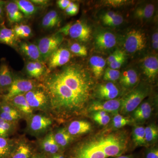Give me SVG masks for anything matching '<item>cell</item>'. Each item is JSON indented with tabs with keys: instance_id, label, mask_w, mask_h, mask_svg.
I'll list each match as a JSON object with an SVG mask.
<instances>
[{
	"instance_id": "cell-1",
	"label": "cell",
	"mask_w": 158,
	"mask_h": 158,
	"mask_svg": "<svg viewBox=\"0 0 158 158\" xmlns=\"http://www.w3.org/2000/svg\"><path fill=\"white\" fill-rule=\"evenodd\" d=\"M49 97L50 115L62 123L87 111L94 83L82 65L66 64L52 71L40 82Z\"/></svg>"
},
{
	"instance_id": "cell-2",
	"label": "cell",
	"mask_w": 158,
	"mask_h": 158,
	"mask_svg": "<svg viewBox=\"0 0 158 158\" xmlns=\"http://www.w3.org/2000/svg\"><path fill=\"white\" fill-rule=\"evenodd\" d=\"M123 131L103 130L78 142L69 151L67 158H110L123 155L129 146Z\"/></svg>"
},
{
	"instance_id": "cell-3",
	"label": "cell",
	"mask_w": 158,
	"mask_h": 158,
	"mask_svg": "<svg viewBox=\"0 0 158 158\" xmlns=\"http://www.w3.org/2000/svg\"><path fill=\"white\" fill-rule=\"evenodd\" d=\"M27 132L33 137L40 138L52 131L55 119L51 115L44 113L33 114L26 118Z\"/></svg>"
},
{
	"instance_id": "cell-4",
	"label": "cell",
	"mask_w": 158,
	"mask_h": 158,
	"mask_svg": "<svg viewBox=\"0 0 158 158\" xmlns=\"http://www.w3.org/2000/svg\"><path fill=\"white\" fill-rule=\"evenodd\" d=\"M150 88L148 85L141 84L121 99L120 113L127 114L133 112L144 99L149 95Z\"/></svg>"
},
{
	"instance_id": "cell-5",
	"label": "cell",
	"mask_w": 158,
	"mask_h": 158,
	"mask_svg": "<svg viewBox=\"0 0 158 158\" xmlns=\"http://www.w3.org/2000/svg\"><path fill=\"white\" fill-rule=\"evenodd\" d=\"M24 95L29 106L34 112L39 111L50 115L49 98L40 83L37 87Z\"/></svg>"
},
{
	"instance_id": "cell-6",
	"label": "cell",
	"mask_w": 158,
	"mask_h": 158,
	"mask_svg": "<svg viewBox=\"0 0 158 158\" xmlns=\"http://www.w3.org/2000/svg\"><path fill=\"white\" fill-rule=\"evenodd\" d=\"M40 82L32 79L15 78L7 93L0 98L5 101H9L11 99L18 95L25 94L30 90L36 88L39 85Z\"/></svg>"
},
{
	"instance_id": "cell-7",
	"label": "cell",
	"mask_w": 158,
	"mask_h": 158,
	"mask_svg": "<svg viewBox=\"0 0 158 158\" xmlns=\"http://www.w3.org/2000/svg\"><path fill=\"white\" fill-rule=\"evenodd\" d=\"M63 40L62 34L58 32L39 40L37 45L44 62L47 61L51 55L60 47Z\"/></svg>"
},
{
	"instance_id": "cell-8",
	"label": "cell",
	"mask_w": 158,
	"mask_h": 158,
	"mask_svg": "<svg viewBox=\"0 0 158 158\" xmlns=\"http://www.w3.org/2000/svg\"><path fill=\"white\" fill-rule=\"evenodd\" d=\"M146 43L147 37L145 33L140 30L133 29L127 34L124 47L128 52L134 53L144 49Z\"/></svg>"
},
{
	"instance_id": "cell-9",
	"label": "cell",
	"mask_w": 158,
	"mask_h": 158,
	"mask_svg": "<svg viewBox=\"0 0 158 158\" xmlns=\"http://www.w3.org/2000/svg\"><path fill=\"white\" fill-rule=\"evenodd\" d=\"M71 57V53L69 49L59 47L51 55L47 61L48 73L54 69L66 65L70 61Z\"/></svg>"
},
{
	"instance_id": "cell-10",
	"label": "cell",
	"mask_w": 158,
	"mask_h": 158,
	"mask_svg": "<svg viewBox=\"0 0 158 158\" xmlns=\"http://www.w3.org/2000/svg\"><path fill=\"white\" fill-rule=\"evenodd\" d=\"M67 35L72 39L85 42L90 39L91 30L90 26L82 20H77L73 23H69Z\"/></svg>"
},
{
	"instance_id": "cell-11",
	"label": "cell",
	"mask_w": 158,
	"mask_h": 158,
	"mask_svg": "<svg viewBox=\"0 0 158 158\" xmlns=\"http://www.w3.org/2000/svg\"><path fill=\"white\" fill-rule=\"evenodd\" d=\"M121 99H115L106 101H95L90 103L87 108L88 112L103 111L107 113H117L120 110Z\"/></svg>"
},
{
	"instance_id": "cell-12",
	"label": "cell",
	"mask_w": 158,
	"mask_h": 158,
	"mask_svg": "<svg viewBox=\"0 0 158 158\" xmlns=\"http://www.w3.org/2000/svg\"><path fill=\"white\" fill-rule=\"evenodd\" d=\"M33 144L24 138L16 140L15 146L9 158H32L35 154Z\"/></svg>"
},
{
	"instance_id": "cell-13",
	"label": "cell",
	"mask_w": 158,
	"mask_h": 158,
	"mask_svg": "<svg viewBox=\"0 0 158 158\" xmlns=\"http://www.w3.org/2000/svg\"><path fill=\"white\" fill-rule=\"evenodd\" d=\"M39 147L41 153L48 158L56 154L62 153L54 139L53 131H51L44 136L39 142Z\"/></svg>"
},
{
	"instance_id": "cell-14",
	"label": "cell",
	"mask_w": 158,
	"mask_h": 158,
	"mask_svg": "<svg viewBox=\"0 0 158 158\" xmlns=\"http://www.w3.org/2000/svg\"><path fill=\"white\" fill-rule=\"evenodd\" d=\"M94 95L101 100L115 99L119 95V90L113 82L100 84L95 88Z\"/></svg>"
},
{
	"instance_id": "cell-15",
	"label": "cell",
	"mask_w": 158,
	"mask_h": 158,
	"mask_svg": "<svg viewBox=\"0 0 158 158\" xmlns=\"http://www.w3.org/2000/svg\"><path fill=\"white\" fill-rule=\"evenodd\" d=\"M14 76L4 59L0 64V96L7 93L14 81Z\"/></svg>"
},
{
	"instance_id": "cell-16",
	"label": "cell",
	"mask_w": 158,
	"mask_h": 158,
	"mask_svg": "<svg viewBox=\"0 0 158 158\" xmlns=\"http://www.w3.org/2000/svg\"><path fill=\"white\" fill-rule=\"evenodd\" d=\"M17 48L22 55L30 61L44 62L37 44L28 41H20Z\"/></svg>"
},
{
	"instance_id": "cell-17",
	"label": "cell",
	"mask_w": 158,
	"mask_h": 158,
	"mask_svg": "<svg viewBox=\"0 0 158 158\" xmlns=\"http://www.w3.org/2000/svg\"><path fill=\"white\" fill-rule=\"evenodd\" d=\"M0 118L10 122L18 123L23 118L20 113L8 102L0 98Z\"/></svg>"
},
{
	"instance_id": "cell-18",
	"label": "cell",
	"mask_w": 158,
	"mask_h": 158,
	"mask_svg": "<svg viewBox=\"0 0 158 158\" xmlns=\"http://www.w3.org/2000/svg\"><path fill=\"white\" fill-rule=\"evenodd\" d=\"M116 43V36L108 31H102L95 37V44L98 48L102 50L110 49L114 47Z\"/></svg>"
},
{
	"instance_id": "cell-19",
	"label": "cell",
	"mask_w": 158,
	"mask_h": 158,
	"mask_svg": "<svg viewBox=\"0 0 158 158\" xmlns=\"http://www.w3.org/2000/svg\"><path fill=\"white\" fill-rule=\"evenodd\" d=\"M5 12L6 18L11 25L19 24L24 18L23 15L14 1L6 2Z\"/></svg>"
},
{
	"instance_id": "cell-20",
	"label": "cell",
	"mask_w": 158,
	"mask_h": 158,
	"mask_svg": "<svg viewBox=\"0 0 158 158\" xmlns=\"http://www.w3.org/2000/svg\"><path fill=\"white\" fill-rule=\"evenodd\" d=\"M8 102L20 113L23 118L25 119L34 113V111L28 103L24 94L15 97Z\"/></svg>"
},
{
	"instance_id": "cell-21",
	"label": "cell",
	"mask_w": 158,
	"mask_h": 158,
	"mask_svg": "<svg viewBox=\"0 0 158 158\" xmlns=\"http://www.w3.org/2000/svg\"><path fill=\"white\" fill-rule=\"evenodd\" d=\"M91 125L89 122L74 120L71 122L66 128L71 135L75 138L89 132L91 131Z\"/></svg>"
},
{
	"instance_id": "cell-22",
	"label": "cell",
	"mask_w": 158,
	"mask_h": 158,
	"mask_svg": "<svg viewBox=\"0 0 158 158\" xmlns=\"http://www.w3.org/2000/svg\"><path fill=\"white\" fill-rule=\"evenodd\" d=\"M54 139L61 152L67 148L74 140V137L68 133L66 127H61L53 131Z\"/></svg>"
},
{
	"instance_id": "cell-23",
	"label": "cell",
	"mask_w": 158,
	"mask_h": 158,
	"mask_svg": "<svg viewBox=\"0 0 158 158\" xmlns=\"http://www.w3.org/2000/svg\"><path fill=\"white\" fill-rule=\"evenodd\" d=\"M143 73L149 80L156 78L158 73V59L155 56L145 57L142 63Z\"/></svg>"
},
{
	"instance_id": "cell-24",
	"label": "cell",
	"mask_w": 158,
	"mask_h": 158,
	"mask_svg": "<svg viewBox=\"0 0 158 158\" xmlns=\"http://www.w3.org/2000/svg\"><path fill=\"white\" fill-rule=\"evenodd\" d=\"M18 40L13 29L7 27L5 23L0 25V44L15 48H17Z\"/></svg>"
},
{
	"instance_id": "cell-25",
	"label": "cell",
	"mask_w": 158,
	"mask_h": 158,
	"mask_svg": "<svg viewBox=\"0 0 158 158\" xmlns=\"http://www.w3.org/2000/svg\"><path fill=\"white\" fill-rule=\"evenodd\" d=\"M119 83L125 88H133L139 81V77L137 72L133 69L124 71L120 74Z\"/></svg>"
},
{
	"instance_id": "cell-26",
	"label": "cell",
	"mask_w": 158,
	"mask_h": 158,
	"mask_svg": "<svg viewBox=\"0 0 158 158\" xmlns=\"http://www.w3.org/2000/svg\"><path fill=\"white\" fill-rule=\"evenodd\" d=\"M133 112V118L135 121H144L151 116L152 107L149 102H144L139 105Z\"/></svg>"
},
{
	"instance_id": "cell-27",
	"label": "cell",
	"mask_w": 158,
	"mask_h": 158,
	"mask_svg": "<svg viewBox=\"0 0 158 158\" xmlns=\"http://www.w3.org/2000/svg\"><path fill=\"white\" fill-rule=\"evenodd\" d=\"M61 19L56 11L51 10L44 15L41 21V26L45 30H51L59 25Z\"/></svg>"
},
{
	"instance_id": "cell-28",
	"label": "cell",
	"mask_w": 158,
	"mask_h": 158,
	"mask_svg": "<svg viewBox=\"0 0 158 158\" xmlns=\"http://www.w3.org/2000/svg\"><path fill=\"white\" fill-rule=\"evenodd\" d=\"M89 63L91 71L96 79H99L103 74L106 61L102 57L99 56H92L90 58Z\"/></svg>"
},
{
	"instance_id": "cell-29",
	"label": "cell",
	"mask_w": 158,
	"mask_h": 158,
	"mask_svg": "<svg viewBox=\"0 0 158 158\" xmlns=\"http://www.w3.org/2000/svg\"><path fill=\"white\" fill-rule=\"evenodd\" d=\"M17 4L19 10L24 17H31L38 12L40 7L35 6L30 1L27 0H15L14 1Z\"/></svg>"
},
{
	"instance_id": "cell-30",
	"label": "cell",
	"mask_w": 158,
	"mask_h": 158,
	"mask_svg": "<svg viewBox=\"0 0 158 158\" xmlns=\"http://www.w3.org/2000/svg\"><path fill=\"white\" fill-rule=\"evenodd\" d=\"M16 139L0 138V158H9L15 146Z\"/></svg>"
},
{
	"instance_id": "cell-31",
	"label": "cell",
	"mask_w": 158,
	"mask_h": 158,
	"mask_svg": "<svg viewBox=\"0 0 158 158\" xmlns=\"http://www.w3.org/2000/svg\"><path fill=\"white\" fill-rule=\"evenodd\" d=\"M18 123L10 122L0 118V138H9L17 129Z\"/></svg>"
},
{
	"instance_id": "cell-32",
	"label": "cell",
	"mask_w": 158,
	"mask_h": 158,
	"mask_svg": "<svg viewBox=\"0 0 158 158\" xmlns=\"http://www.w3.org/2000/svg\"><path fill=\"white\" fill-rule=\"evenodd\" d=\"M155 11L153 4H148L139 6L135 12V17L140 19H149L152 17Z\"/></svg>"
},
{
	"instance_id": "cell-33",
	"label": "cell",
	"mask_w": 158,
	"mask_h": 158,
	"mask_svg": "<svg viewBox=\"0 0 158 158\" xmlns=\"http://www.w3.org/2000/svg\"><path fill=\"white\" fill-rule=\"evenodd\" d=\"M133 142L136 146H147L145 138L144 127L143 126L135 127L132 132Z\"/></svg>"
},
{
	"instance_id": "cell-34",
	"label": "cell",
	"mask_w": 158,
	"mask_h": 158,
	"mask_svg": "<svg viewBox=\"0 0 158 158\" xmlns=\"http://www.w3.org/2000/svg\"><path fill=\"white\" fill-rule=\"evenodd\" d=\"M12 29L19 39H27L32 35V29L28 25L17 24L14 26Z\"/></svg>"
},
{
	"instance_id": "cell-35",
	"label": "cell",
	"mask_w": 158,
	"mask_h": 158,
	"mask_svg": "<svg viewBox=\"0 0 158 158\" xmlns=\"http://www.w3.org/2000/svg\"><path fill=\"white\" fill-rule=\"evenodd\" d=\"M145 138L147 146L152 145L157 140L158 129L154 124H151L144 128Z\"/></svg>"
},
{
	"instance_id": "cell-36",
	"label": "cell",
	"mask_w": 158,
	"mask_h": 158,
	"mask_svg": "<svg viewBox=\"0 0 158 158\" xmlns=\"http://www.w3.org/2000/svg\"><path fill=\"white\" fill-rule=\"evenodd\" d=\"M92 118L97 123L101 126L106 125L110 121V117L108 113L103 111L93 112Z\"/></svg>"
},
{
	"instance_id": "cell-37",
	"label": "cell",
	"mask_w": 158,
	"mask_h": 158,
	"mask_svg": "<svg viewBox=\"0 0 158 158\" xmlns=\"http://www.w3.org/2000/svg\"><path fill=\"white\" fill-rule=\"evenodd\" d=\"M26 73L30 78L41 81V77L37 71L34 61H29L26 63L25 65Z\"/></svg>"
},
{
	"instance_id": "cell-38",
	"label": "cell",
	"mask_w": 158,
	"mask_h": 158,
	"mask_svg": "<svg viewBox=\"0 0 158 158\" xmlns=\"http://www.w3.org/2000/svg\"><path fill=\"white\" fill-rule=\"evenodd\" d=\"M120 72L118 69H114L110 67L106 69L103 73V80L106 81L115 82L120 77Z\"/></svg>"
},
{
	"instance_id": "cell-39",
	"label": "cell",
	"mask_w": 158,
	"mask_h": 158,
	"mask_svg": "<svg viewBox=\"0 0 158 158\" xmlns=\"http://www.w3.org/2000/svg\"><path fill=\"white\" fill-rule=\"evenodd\" d=\"M131 122V120L128 117H125L120 114H116L113 118V126L115 128H121L129 124Z\"/></svg>"
},
{
	"instance_id": "cell-40",
	"label": "cell",
	"mask_w": 158,
	"mask_h": 158,
	"mask_svg": "<svg viewBox=\"0 0 158 158\" xmlns=\"http://www.w3.org/2000/svg\"><path fill=\"white\" fill-rule=\"evenodd\" d=\"M69 50L71 52L80 56H86L88 55L87 48L78 43L72 44L69 47Z\"/></svg>"
},
{
	"instance_id": "cell-41",
	"label": "cell",
	"mask_w": 158,
	"mask_h": 158,
	"mask_svg": "<svg viewBox=\"0 0 158 158\" xmlns=\"http://www.w3.org/2000/svg\"><path fill=\"white\" fill-rule=\"evenodd\" d=\"M123 21V18L121 15L116 14L114 17L103 22L106 25L110 27H117L121 25Z\"/></svg>"
},
{
	"instance_id": "cell-42",
	"label": "cell",
	"mask_w": 158,
	"mask_h": 158,
	"mask_svg": "<svg viewBox=\"0 0 158 158\" xmlns=\"http://www.w3.org/2000/svg\"><path fill=\"white\" fill-rule=\"evenodd\" d=\"M79 10V6L76 3L71 2L68 7L65 9V12L66 14L70 16H74L78 13Z\"/></svg>"
},
{
	"instance_id": "cell-43",
	"label": "cell",
	"mask_w": 158,
	"mask_h": 158,
	"mask_svg": "<svg viewBox=\"0 0 158 158\" xmlns=\"http://www.w3.org/2000/svg\"><path fill=\"white\" fill-rule=\"evenodd\" d=\"M144 158H158V149L156 147H152L146 150Z\"/></svg>"
},
{
	"instance_id": "cell-44",
	"label": "cell",
	"mask_w": 158,
	"mask_h": 158,
	"mask_svg": "<svg viewBox=\"0 0 158 158\" xmlns=\"http://www.w3.org/2000/svg\"><path fill=\"white\" fill-rule=\"evenodd\" d=\"M125 59L126 57L125 55L124 56L120 57V58H118V59H116L114 62L110 63L109 64L110 68L114 69H118L120 68L122 65L124 63Z\"/></svg>"
},
{
	"instance_id": "cell-45",
	"label": "cell",
	"mask_w": 158,
	"mask_h": 158,
	"mask_svg": "<svg viewBox=\"0 0 158 158\" xmlns=\"http://www.w3.org/2000/svg\"><path fill=\"white\" fill-rule=\"evenodd\" d=\"M125 55L124 52L119 50H117L114 52L113 53L110 55L107 59V62L108 64H110L111 62H114V61L120 58V57Z\"/></svg>"
},
{
	"instance_id": "cell-46",
	"label": "cell",
	"mask_w": 158,
	"mask_h": 158,
	"mask_svg": "<svg viewBox=\"0 0 158 158\" xmlns=\"http://www.w3.org/2000/svg\"><path fill=\"white\" fill-rule=\"evenodd\" d=\"M5 1L0 0V25L5 23L6 15L5 12Z\"/></svg>"
},
{
	"instance_id": "cell-47",
	"label": "cell",
	"mask_w": 158,
	"mask_h": 158,
	"mask_svg": "<svg viewBox=\"0 0 158 158\" xmlns=\"http://www.w3.org/2000/svg\"><path fill=\"white\" fill-rule=\"evenodd\" d=\"M72 1L69 0H59L57 1V4L60 9L65 10L69 6Z\"/></svg>"
},
{
	"instance_id": "cell-48",
	"label": "cell",
	"mask_w": 158,
	"mask_h": 158,
	"mask_svg": "<svg viewBox=\"0 0 158 158\" xmlns=\"http://www.w3.org/2000/svg\"><path fill=\"white\" fill-rule=\"evenodd\" d=\"M31 2L33 3L35 6L40 7L47 6L50 3V1L48 0H31Z\"/></svg>"
},
{
	"instance_id": "cell-49",
	"label": "cell",
	"mask_w": 158,
	"mask_h": 158,
	"mask_svg": "<svg viewBox=\"0 0 158 158\" xmlns=\"http://www.w3.org/2000/svg\"><path fill=\"white\" fill-rule=\"evenodd\" d=\"M127 2V1L123 0H110L106 1V3L111 6H118L124 5Z\"/></svg>"
},
{
	"instance_id": "cell-50",
	"label": "cell",
	"mask_w": 158,
	"mask_h": 158,
	"mask_svg": "<svg viewBox=\"0 0 158 158\" xmlns=\"http://www.w3.org/2000/svg\"><path fill=\"white\" fill-rule=\"evenodd\" d=\"M117 13L115 12V11H109L105 13L102 15V21L103 22L107 20L112 18L114 16L116 15Z\"/></svg>"
},
{
	"instance_id": "cell-51",
	"label": "cell",
	"mask_w": 158,
	"mask_h": 158,
	"mask_svg": "<svg viewBox=\"0 0 158 158\" xmlns=\"http://www.w3.org/2000/svg\"><path fill=\"white\" fill-rule=\"evenodd\" d=\"M152 48L154 49L158 50V32H156L153 34L152 38Z\"/></svg>"
},
{
	"instance_id": "cell-52",
	"label": "cell",
	"mask_w": 158,
	"mask_h": 158,
	"mask_svg": "<svg viewBox=\"0 0 158 158\" xmlns=\"http://www.w3.org/2000/svg\"><path fill=\"white\" fill-rule=\"evenodd\" d=\"M110 158H135L134 156L132 155H123L118 156Z\"/></svg>"
},
{
	"instance_id": "cell-53",
	"label": "cell",
	"mask_w": 158,
	"mask_h": 158,
	"mask_svg": "<svg viewBox=\"0 0 158 158\" xmlns=\"http://www.w3.org/2000/svg\"><path fill=\"white\" fill-rule=\"evenodd\" d=\"M49 158H65V157L62 153H59L56 154Z\"/></svg>"
},
{
	"instance_id": "cell-54",
	"label": "cell",
	"mask_w": 158,
	"mask_h": 158,
	"mask_svg": "<svg viewBox=\"0 0 158 158\" xmlns=\"http://www.w3.org/2000/svg\"><path fill=\"white\" fill-rule=\"evenodd\" d=\"M32 158H37V153H35V154L32 157Z\"/></svg>"
}]
</instances>
